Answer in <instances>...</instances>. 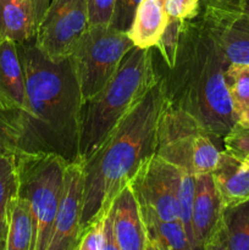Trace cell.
<instances>
[{
    "label": "cell",
    "mask_w": 249,
    "mask_h": 250,
    "mask_svg": "<svg viewBox=\"0 0 249 250\" xmlns=\"http://www.w3.org/2000/svg\"><path fill=\"white\" fill-rule=\"evenodd\" d=\"M26 80V107L16 153L55 154L80 160L82 94L70 56L54 60L34 38L16 43Z\"/></svg>",
    "instance_id": "obj_1"
},
{
    "label": "cell",
    "mask_w": 249,
    "mask_h": 250,
    "mask_svg": "<svg viewBox=\"0 0 249 250\" xmlns=\"http://www.w3.org/2000/svg\"><path fill=\"white\" fill-rule=\"evenodd\" d=\"M154 63L167 104L192 116L210 136L222 139L237 124L226 83L229 62L198 15L183 21L172 67L155 56Z\"/></svg>",
    "instance_id": "obj_2"
},
{
    "label": "cell",
    "mask_w": 249,
    "mask_h": 250,
    "mask_svg": "<svg viewBox=\"0 0 249 250\" xmlns=\"http://www.w3.org/2000/svg\"><path fill=\"white\" fill-rule=\"evenodd\" d=\"M165 104L166 98L158 82L129 110L99 148L82 161V231L107 211L117 193L155 154L159 121Z\"/></svg>",
    "instance_id": "obj_3"
},
{
    "label": "cell",
    "mask_w": 249,
    "mask_h": 250,
    "mask_svg": "<svg viewBox=\"0 0 249 250\" xmlns=\"http://www.w3.org/2000/svg\"><path fill=\"white\" fill-rule=\"evenodd\" d=\"M156 83L153 48L132 49L114 77L97 94L83 102L80 128L81 161L87 160L99 148L129 110Z\"/></svg>",
    "instance_id": "obj_4"
},
{
    "label": "cell",
    "mask_w": 249,
    "mask_h": 250,
    "mask_svg": "<svg viewBox=\"0 0 249 250\" xmlns=\"http://www.w3.org/2000/svg\"><path fill=\"white\" fill-rule=\"evenodd\" d=\"M19 197L29 203L34 219L33 250H46L60 203L65 159L55 154L16 153Z\"/></svg>",
    "instance_id": "obj_5"
},
{
    "label": "cell",
    "mask_w": 249,
    "mask_h": 250,
    "mask_svg": "<svg viewBox=\"0 0 249 250\" xmlns=\"http://www.w3.org/2000/svg\"><path fill=\"white\" fill-rule=\"evenodd\" d=\"M212 138L192 116L166 102L154 155L193 176L211 173L222 153Z\"/></svg>",
    "instance_id": "obj_6"
},
{
    "label": "cell",
    "mask_w": 249,
    "mask_h": 250,
    "mask_svg": "<svg viewBox=\"0 0 249 250\" xmlns=\"http://www.w3.org/2000/svg\"><path fill=\"white\" fill-rule=\"evenodd\" d=\"M133 48L128 34L111 26L97 24L85 29L70 54L82 102L97 94L114 77Z\"/></svg>",
    "instance_id": "obj_7"
},
{
    "label": "cell",
    "mask_w": 249,
    "mask_h": 250,
    "mask_svg": "<svg viewBox=\"0 0 249 250\" xmlns=\"http://www.w3.org/2000/svg\"><path fill=\"white\" fill-rule=\"evenodd\" d=\"M88 27L85 0H50L34 41L50 59L67 58Z\"/></svg>",
    "instance_id": "obj_8"
},
{
    "label": "cell",
    "mask_w": 249,
    "mask_h": 250,
    "mask_svg": "<svg viewBox=\"0 0 249 250\" xmlns=\"http://www.w3.org/2000/svg\"><path fill=\"white\" fill-rule=\"evenodd\" d=\"M178 167L153 155L131 180L132 189L142 211L150 212L164 221L180 220L176 182Z\"/></svg>",
    "instance_id": "obj_9"
},
{
    "label": "cell",
    "mask_w": 249,
    "mask_h": 250,
    "mask_svg": "<svg viewBox=\"0 0 249 250\" xmlns=\"http://www.w3.org/2000/svg\"><path fill=\"white\" fill-rule=\"evenodd\" d=\"M83 163L66 165L62 193L46 250H76L81 233L83 211Z\"/></svg>",
    "instance_id": "obj_10"
},
{
    "label": "cell",
    "mask_w": 249,
    "mask_h": 250,
    "mask_svg": "<svg viewBox=\"0 0 249 250\" xmlns=\"http://www.w3.org/2000/svg\"><path fill=\"white\" fill-rule=\"evenodd\" d=\"M222 203L211 173L195 176L192 208V233L194 250H208L222 221Z\"/></svg>",
    "instance_id": "obj_11"
},
{
    "label": "cell",
    "mask_w": 249,
    "mask_h": 250,
    "mask_svg": "<svg viewBox=\"0 0 249 250\" xmlns=\"http://www.w3.org/2000/svg\"><path fill=\"white\" fill-rule=\"evenodd\" d=\"M109 214L117 250H146L141 208L129 183L117 193Z\"/></svg>",
    "instance_id": "obj_12"
},
{
    "label": "cell",
    "mask_w": 249,
    "mask_h": 250,
    "mask_svg": "<svg viewBox=\"0 0 249 250\" xmlns=\"http://www.w3.org/2000/svg\"><path fill=\"white\" fill-rule=\"evenodd\" d=\"M200 17L229 63L249 65V14H202Z\"/></svg>",
    "instance_id": "obj_13"
},
{
    "label": "cell",
    "mask_w": 249,
    "mask_h": 250,
    "mask_svg": "<svg viewBox=\"0 0 249 250\" xmlns=\"http://www.w3.org/2000/svg\"><path fill=\"white\" fill-rule=\"evenodd\" d=\"M26 80L15 42L0 43V109L23 111Z\"/></svg>",
    "instance_id": "obj_14"
},
{
    "label": "cell",
    "mask_w": 249,
    "mask_h": 250,
    "mask_svg": "<svg viewBox=\"0 0 249 250\" xmlns=\"http://www.w3.org/2000/svg\"><path fill=\"white\" fill-rule=\"evenodd\" d=\"M211 176L225 208L248 202L249 167L243 160L222 150Z\"/></svg>",
    "instance_id": "obj_15"
},
{
    "label": "cell",
    "mask_w": 249,
    "mask_h": 250,
    "mask_svg": "<svg viewBox=\"0 0 249 250\" xmlns=\"http://www.w3.org/2000/svg\"><path fill=\"white\" fill-rule=\"evenodd\" d=\"M167 22L168 15L163 0H142L127 34L134 48H154L160 41Z\"/></svg>",
    "instance_id": "obj_16"
},
{
    "label": "cell",
    "mask_w": 249,
    "mask_h": 250,
    "mask_svg": "<svg viewBox=\"0 0 249 250\" xmlns=\"http://www.w3.org/2000/svg\"><path fill=\"white\" fill-rule=\"evenodd\" d=\"M33 0H0V43L29 41L36 37Z\"/></svg>",
    "instance_id": "obj_17"
},
{
    "label": "cell",
    "mask_w": 249,
    "mask_h": 250,
    "mask_svg": "<svg viewBox=\"0 0 249 250\" xmlns=\"http://www.w3.org/2000/svg\"><path fill=\"white\" fill-rule=\"evenodd\" d=\"M208 250H249V200L226 207Z\"/></svg>",
    "instance_id": "obj_18"
},
{
    "label": "cell",
    "mask_w": 249,
    "mask_h": 250,
    "mask_svg": "<svg viewBox=\"0 0 249 250\" xmlns=\"http://www.w3.org/2000/svg\"><path fill=\"white\" fill-rule=\"evenodd\" d=\"M146 236V250H192L180 220L164 221L150 212L142 211Z\"/></svg>",
    "instance_id": "obj_19"
},
{
    "label": "cell",
    "mask_w": 249,
    "mask_h": 250,
    "mask_svg": "<svg viewBox=\"0 0 249 250\" xmlns=\"http://www.w3.org/2000/svg\"><path fill=\"white\" fill-rule=\"evenodd\" d=\"M34 219L24 198L15 199L10 211L5 250H33Z\"/></svg>",
    "instance_id": "obj_20"
},
{
    "label": "cell",
    "mask_w": 249,
    "mask_h": 250,
    "mask_svg": "<svg viewBox=\"0 0 249 250\" xmlns=\"http://www.w3.org/2000/svg\"><path fill=\"white\" fill-rule=\"evenodd\" d=\"M19 195V177H17L16 155H0V250H5L12 204Z\"/></svg>",
    "instance_id": "obj_21"
},
{
    "label": "cell",
    "mask_w": 249,
    "mask_h": 250,
    "mask_svg": "<svg viewBox=\"0 0 249 250\" xmlns=\"http://www.w3.org/2000/svg\"><path fill=\"white\" fill-rule=\"evenodd\" d=\"M76 250H117L109 209L83 229Z\"/></svg>",
    "instance_id": "obj_22"
},
{
    "label": "cell",
    "mask_w": 249,
    "mask_h": 250,
    "mask_svg": "<svg viewBox=\"0 0 249 250\" xmlns=\"http://www.w3.org/2000/svg\"><path fill=\"white\" fill-rule=\"evenodd\" d=\"M226 83L237 117L249 104V65L229 63L226 71Z\"/></svg>",
    "instance_id": "obj_23"
},
{
    "label": "cell",
    "mask_w": 249,
    "mask_h": 250,
    "mask_svg": "<svg viewBox=\"0 0 249 250\" xmlns=\"http://www.w3.org/2000/svg\"><path fill=\"white\" fill-rule=\"evenodd\" d=\"M21 129V111L0 109V155L16 154Z\"/></svg>",
    "instance_id": "obj_24"
},
{
    "label": "cell",
    "mask_w": 249,
    "mask_h": 250,
    "mask_svg": "<svg viewBox=\"0 0 249 250\" xmlns=\"http://www.w3.org/2000/svg\"><path fill=\"white\" fill-rule=\"evenodd\" d=\"M182 23V20L168 17L167 26H166L160 41L154 46V50H155L156 55L163 61L164 65L168 68L172 67L173 63H175Z\"/></svg>",
    "instance_id": "obj_25"
},
{
    "label": "cell",
    "mask_w": 249,
    "mask_h": 250,
    "mask_svg": "<svg viewBox=\"0 0 249 250\" xmlns=\"http://www.w3.org/2000/svg\"><path fill=\"white\" fill-rule=\"evenodd\" d=\"M225 151L236 156L239 160L249 158V127L236 124L231 131L222 138Z\"/></svg>",
    "instance_id": "obj_26"
},
{
    "label": "cell",
    "mask_w": 249,
    "mask_h": 250,
    "mask_svg": "<svg viewBox=\"0 0 249 250\" xmlns=\"http://www.w3.org/2000/svg\"><path fill=\"white\" fill-rule=\"evenodd\" d=\"M142 0H115L109 26L120 32H128Z\"/></svg>",
    "instance_id": "obj_27"
},
{
    "label": "cell",
    "mask_w": 249,
    "mask_h": 250,
    "mask_svg": "<svg viewBox=\"0 0 249 250\" xmlns=\"http://www.w3.org/2000/svg\"><path fill=\"white\" fill-rule=\"evenodd\" d=\"M89 26H109L114 11L115 0H85Z\"/></svg>",
    "instance_id": "obj_28"
},
{
    "label": "cell",
    "mask_w": 249,
    "mask_h": 250,
    "mask_svg": "<svg viewBox=\"0 0 249 250\" xmlns=\"http://www.w3.org/2000/svg\"><path fill=\"white\" fill-rule=\"evenodd\" d=\"M164 5L168 17L186 21L197 16L200 0H165Z\"/></svg>",
    "instance_id": "obj_29"
},
{
    "label": "cell",
    "mask_w": 249,
    "mask_h": 250,
    "mask_svg": "<svg viewBox=\"0 0 249 250\" xmlns=\"http://www.w3.org/2000/svg\"><path fill=\"white\" fill-rule=\"evenodd\" d=\"M246 0H200L202 14H237L243 11ZM198 12V14H199Z\"/></svg>",
    "instance_id": "obj_30"
},
{
    "label": "cell",
    "mask_w": 249,
    "mask_h": 250,
    "mask_svg": "<svg viewBox=\"0 0 249 250\" xmlns=\"http://www.w3.org/2000/svg\"><path fill=\"white\" fill-rule=\"evenodd\" d=\"M49 4H50V0H33L37 28H38V26L41 24L42 20H43L44 15H45L46 9H48ZM36 33H37V32H36Z\"/></svg>",
    "instance_id": "obj_31"
},
{
    "label": "cell",
    "mask_w": 249,
    "mask_h": 250,
    "mask_svg": "<svg viewBox=\"0 0 249 250\" xmlns=\"http://www.w3.org/2000/svg\"><path fill=\"white\" fill-rule=\"evenodd\" d=\"M237 124L243 127H249V104L238 115V117H237Z\"/></svg>",
    "instance_id": "obj_32"
},
{
    "label": "cell",
    "mask_w": 249,
    "mask_h": 250,
    "mask_svg": "<svg viewBox=\"0 0 249 250\" xmlns=\"http://www.w3.org/2000/svg\"><path fill=\"white\" fill-rule=\"evenodd\" d=\"M242 12H248L249 14V0H246L243 5V11Z\"/></svg>",
    "instance_id": "obj_33"
},
{
    "label": "cell",
    "mask_w": 249,
    "mask_h": 250,
    "mask_svg": "<svg viewBox=\"0 0 249 250\" xmlns=\"http://www.w3.org/2000/svg\"><path fill=\"white\" fill-rule=\"evenodd\" d=\"M243 161H244V163H246V165L248 166V167H249V158H248V159H246V160H243Z\"/></svg>",
    "instance_id": "obj_34"
},
{
    "label": "cell",
    "mask_w": 249,
    "mask_h": 250,
    "mask_svg": "<svg viewBox=\"0 0 249 250\" xmlns=\"http://www.w3.org/2000/svg\"><path fill=\"white\" fill-rule=\"evenodd\" d=\"M163 1H165V0H163Z\"/></svg>",
    "instance_id": "obj_35"
}]
</instances>
